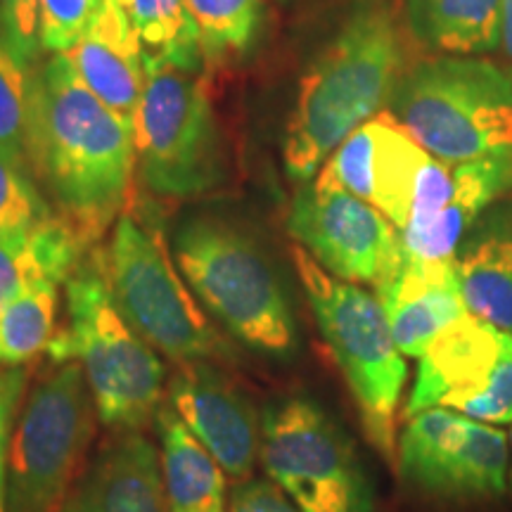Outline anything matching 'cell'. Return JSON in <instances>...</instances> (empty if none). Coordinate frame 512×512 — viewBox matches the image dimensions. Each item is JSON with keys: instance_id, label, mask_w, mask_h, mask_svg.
Returning a JSON list of instances; mask_svg holds the SVG:
<instances>
[{"instance_id": "obj_1", "label": "cell", "mask_w": 512, "mask_h": 512, "mask_svg": "<svg viewBox=\"0 0 512 512\" xmlns=\"http://www.w3.org/2000/svg\"><path fill=\"white\" fill-rule=\"evenodd\" d=\"M27 164L57 214L91 247L126 214L136 128L79 79L64 53L31 74Z\"/></svg>"}, {"instance_id": "obj_2", "label": "cell", "mask_w": 512, "mask_h": 512, "mask_svg": "<svg viewBox=\"0 0 512 512\" xmlns=\"http://www.w3.org/2000/svg\"><path fill=\"white\" fill-rule=\"evenodd\" d=\"M401 64L399 29L389 12L356 10L299 83L283 150L292 181L309 183L358 126L389 107Z\"/></svg>"}, {"instance_id": "obj_3", "label": "cell", "mask_w": 512, "mask_h": 512, "mask_svg": "<svg viewBox=\"0 0 512 512\" xmlns=\"http://www.w3.org/2000/svg\"><path fill=\"white\" fill-rule=\"evenodd\" d=\"M67 287V328L55 332L50 361H79L98 420L110 430H143L157 418L164 363L121 313L107 275L105 249L93 247Z\"/></svg>"}, {"instance_id": "obj_4", "label": "cell", "mask_w": 512, "mask_h": 512, "mask_svg": "<svg viewBox=\"0 0 512 512\" xmlns=\"http://www.w3.org/2000/svg\"><path fill=\"white\" fill-rule=\"evenodd\" d=\"M174 261L192 294L235 342L271 358L297 351L290 294L271 256L247 230L195 216L176 230Z\"/></svg>"}, {"instance_id": "obj_5", "label": "cell", "mask_w": 512, "mask_h": 512, "mask_svg": "<svg viewBox=\"0 0 512 512\" xmlns=\"http://www.w3.org/2000/svg\"><path fill=\"white\" fill-rule=\"evenodd\" d=\"M387 112L444 164L512 155V76L484 57L415 64L396 83Z\"/></svg>"}, {"instance_id": "obj_6", "label": "cell", "mask_w": 512, "mask_h": 512, "mask_svg": "<svg viewBox=\"0 0 512 512\" xmlns=\"http://www.w3.org/2000/svg\"><path fill=\"white\" fill-rule=\"evenodd\" d=\"M292 261L316 323L344 373L361 413L363 430L384 460L396 453V408L406 387V356L396 347L380 299L318 264L304 247Z\"/></svg>"}, {"instance_id": "obj_7", "label": "cell", "mask_w": 512, "mask_h": 512, "mask_svg": "<svg viewBox=\"0 0 512 512\" xmlns=\"http://www.w3.org/2000/svg\"><path fill=\"white\" fill-rule=\"evenodd\" d=\"M95 418L81 363H55L19 408L5 475V512H60L88 463Z\"/></svg>"}, {"instance_id": "obj_8", "label": "cell", "mask_w": 512, "mask_h": 512, "mask_svg": "<svg viewBox=\"0 0 512 512\" xmlns=\"http://www.w3.org/2000/svg\"><path fill=\"white\" fill-rule=\"evenodd\" d=\"M145 88L136 112L143 183L159 197L190 200L221 183V136L204 69L143 60Z\"/></svg>"}, {"instance_id": "obj_9", "label": "cell", "mask_w": 512, "mask_h": 512, "mask_svg": "<svg viewBox=\"0 0 512 512\" xmlns=\"http://www.w3.org/2000/svg\"><path fill=\"white\" fill-rule=\"evenodd\" d=\"M261 463L299 512H375L354 441L311 396H280L264 408Z\"/></svg>"}, {"instance_id": "obj_10", "label": "cell", "mask_w": 512, "mask_h": 512, "mask_svg": "<svg viewBox=\"0 0 512 512\" xmlns=\"http://www.w3.org/2000/svg\"><path fill=\"white\" fill-rule=\"evenodd\" d=\"M105 254L114 299L152 349L178 366L230 354L195 294L183 285L174 254L157 230L121 214Z\"/></svg>"}, {"instance_id": "obj_11", "label": "cell", "mask_w": 512, "mask_h": 512, "mask_svg": "<svg viewBox=\"0 0 512 512\" xmlns=\"http://www.w3.org/2000/svg\"><path fill=\"white\" fill-rule=\"evenodd\" d=\"M316 176L373 204L396 230L434 221L456 190L453 166L432 157L389 112L358 126Z\"/></svg>"}, {"instance_id": "obj_12", "label": "cell", "mask_w": 512, "mask_h": 512, "mask_svg": "<svg viewBox=\"0 0 512 512\" xmlns=\"http://www.w3.org/2000/svg\"><path fill=\"white\" fill-rule=\"evenodd\" d=\"M399 472L413 489L446 501H491L508 491L510 444L494 425L451 408L408 418L396 448Z\"/></svg>"}, {"instance_id": "obj_13", "label": "cell", "mask_w": 512, "mask_h": 512, "mask_svg": "<svg viewBox=\"0 0 512 512\" xmlns=\"http://www.w3.org/2000/svg\"><path fill=\"white\" fill-rule=\"evenodd\" d=\"M451 408L486 425H512V332L465 313L427 347L406 418Z\"/></svg>"}, {"instance_id": "obj_14", "label": "cell", "mask_w": 512, "mask_h": 512, "mask_svg": "<svg viewBox=\"0 0 512 512\" xmlns=\"http://www.w3.org/2000/svg\"><path fill=\"white\" fill-rule=\"evenodd\" d=\"M287 230L330 275L380 285L403 259L399 230L380 209L313 176L294 195Z\"/></svg>"}, {"instance_id": "obj_15", "label": "cell", "mask_w": 512, "mask_h": 512, "mask_svg": "<svg viewBox=\"0 0 512 512\" xmlns=\"http://www.w3.org/2000/svg\"><path fill=\"white\" fill-rule=\"evenodd\" d=\"M166 396L226 475L249 482L261 458V418L240 384L211 361H192L178 366Z\"/></svg>"}, {"instance_id": "obj_16", "label": "cell", "mask_w": 512, "mask_h": 512, "mask_svg": "<svg viewBox=\"0 0 512 512\" xmlns=\"http://www.w3.org/2000/svg\"><path fill=\"white\" fill-rule=\"evenodd\" d=\"M60 512H171L152 441L140 430H112Z\"/></svg>"}, {"instance_id": "obj_17", "label": "cell", "mask_w": 512, "mask_h": 512, "mask_svg": "<svg viewBox=\"0 0 512 512\" xmlns=\"http://www.w3.org/2000/svg\"><path fill=\"white\" fill-rule=\"evenodd\" d=\"M375 292L396 347L411 358H420L441 332L470 313L453 261H425L403 252L401 264L375 285Z\"/></svg>"}, {"instance_id": "obj_18", "label": "cell", "mask_w": 512, "mask_h": 512, "mask_svg": "<svg viewBox=\"0 0 512 512\" xmlns=\"http://www.w3.org/2000/svg\"><path fill=\"white\" fill-rule=\"evenodd\" d=\"M74 72L121 119L136 124L145 88L143 46L121 0H102L81 41L64 53Z\"/></svg>"}, {"instance_id": "obj_19", "label": "cell", "mask_w": 512, "mask_h": 512, "mask_svg": "<svg viewBox=\"0 0 512 512\" xmlns=\"http://www.w3.org/2000/svg\"><path fill=\"white\" fill-rule=\"evenodd\" d=\"M456 190L437 219L399 230L403 252L425 261H453L477 221L512 190V155L482 157L453 166Z\"/></svg>"}, {"instance_id": "obj_20", "label": "cell", "mask_w": 512, "mask_h": 512, "mask_svg": "<svg viewBox=\"0 0 512 512\" xmlns=\"http://www.w3.org/2000/svg\"><path fill=\"white\" fill-rule=\"evenodd\" d=\"M467 311L512 332V214L486 211L453 256Z\"/></svg>"}, {"instance_id": "obj_21", "label": "cell", "mask_w": 512, "mask_h": 512, "mask_svg": "<svg viewBox=\"0 0 512 512\" xmlns=\"http://www.w3.org/2000/svg\"><path fill=\"white\" fill-rule=\"evenodd\" d=\"M91 249L60 214L36 226L0 230V309L34 280L64 285Z\"/></svg>"}, {"instance_id": "obj_22", "label": "cell", "mask_w": 512, "mask_h": 512, "mask_svg": "<svg viewBox=\"0 0 512 512\" xmlns=\"http://www.w3.org/2000/svg\"><path fill=\"white\" fill-rule=\"evenodd\" d=\"M162 479L171 512H226V470L171 406L155 418Z\"/></svg>"}, {"instance_id": "obj_23", "label": "cell", "mask_w": 512, "mask_h": 512, "mask_svg": "<svg viewBox=\"0 0 512 512\" xmlns=\"http://www.w3.org/2000/svg\"><path fill=\"white\" fill-rule=\"evenodd\" d=\"M415 41L444 55H489L501 48V0H406Z\"/></svg>"}, {"instance_id": "obj_24", "label": "cell", "mask_w": 512, "mask_h": 512, "mask_svg": "<svg viewBox=\"0 0 512 512\" xmlns=\"http://www.w3.org/2000/svg\"><path fill=\"white\" fill-rule=\"evenodd\" d=\"M143 46V60L204 69L200 31L188 0H121Z\"/></svg>"}, {"instance_id": "obj_25", "label": "cell", "mask_w": 512, "mask_h": 512, "mask_svg": "<svg viewBox=\"0 0 512 512\" xmlns=\"http://www.w3.org/2000/svg\"><path fill=\"white\" fill-rule=\"evenodd\" d=\"M60 283L41 278L0 309V368H17L48 351L55 337Z\"/></svg>"}, {"instance_id": "obj_26", "label": "cell", "mask_w": 512, "mask_h": 512, "mask_svg": "<svg viewBox=\"0 0 512 512\" xmlns=\"http://www.w3.org/2000/svg\"><path fill=\"white\" fill-rule=\"evenodd\" d=\"M188 8L207 67H221L247 53L264 17V0H188Z\"/></svg>"}, {"instance_id": "obj_27", "label": "cell", "mask_w": 512, "mask_h": 512, "mask_svg": "<svg viewBox=\"0 0 512 512\" xmlns=\"http://www.w3.org/2000/svg\"><path fill=\"white\" fill-rule=\"evenodd\" d=\"M29 64L12 48L0 24V155L27 164L29 126Z\"/></svg>"}, {"instance_id": "obj_28", "label": "cell", "mask_w": 512, "mask_h": 512, "mask_svg": "<svg viewBox=\"0 0 512 512\" xmlns=\"http://www.w3.org/2000/svg\"><path fill=\"white\" fill-rule=\"evenodd\" d=\"M53 214L29 166L0 155V230L36 226Z\"/></svg>"}, {"instance_id": "obj_29", "label": "cell", "mask_w": 512, "mask_h": 512, "mask_svg": "<svg viewBox=\"0 0 512 512\" xmlns=\"http://www.w3.org/2000/svg\"><path fill=\"white\" fill-rule=\"evenodd\" d=\"M102 0H38V46L69 53L98 15Z\"/></svg>"}, {"instance_id": "obj_30", "label": "cell", "mask_w": 512, "mask_h": 512, "mask_svg": "<svg viewBox=\"0 0 512 512\" xmlns=\"http://www.w3.org/2000/svg\"><path fill=\"white\" fill-rule=\"evenodd\" d=\"M29 384V368L0 370V512H5V475H8V453L19 408L24 403V392Z\"/></svg>"}, {"instance_id": "obj_31", "label": "cell", "mask_w": 512, "mask_h": 512, "mask_svg": "<svg viewBox=\"0 0 512 512\" xmlns=\"http://www.w3.org/2000/svg\"><path fill=\"white\" fill-rule=\"evenodd\" d=\"M0 24L12 48L31 64L38 53V0H0Z\"/></svg>"}, {"instance_id": "obj_32", "label": "cell", "mask_w": 512, "mask_h": 512, "mask_svg": "<svg viewBox=\"0 0 512 512\" xmlns=\"http://www.w3.org/2000/svg\"><path fill=\"white\" fill-rule=\"evenodd\" d=\"M228 512H299L285 491L266 479L242 482L230 496Z\"/></svg>"}, {"instance_id": "obj_33", "label": "cell", "mask_w": 512, "mask_h": 512, "mask_svg": "<svg viewBox=\"0 0 512 512\" xmlns=\"http://www.w3.org/2000/svg\"><path fill=\"white\" fill-rule=\"evenodd\" d=\"M501 48L512 60V0H501Z\"/></svg>"}, {"instance_id": "obj_34", "label": "cell", "mask_w": 512, "mask_h": 512, "mask_svg": "<svg viewBox=\"0 0 512 512\" xmlns=\"http://www.w3.org/2000/svg\"><path fill=\"white\" fill-rule=\"evenodd\" d=\"M508 477H510V491H512V432H510V470H508Z\"/></svg>"}, {"instance_id": "obj_35", "label": "cell", "mask_w": 512, "mask_h": 512, "mask_svg": "<svg viewBox=\"0 0 512 512\" xmlns=\"http://www.w3.org/2000/svg\"><path fill=\"white\" fill-rule=\"evenodd\" d=\"M278 3H294V0H278Z\"/></svg>"}]
</instances>
